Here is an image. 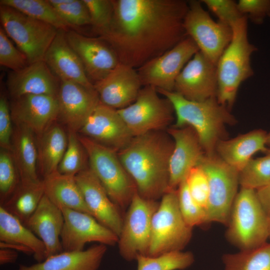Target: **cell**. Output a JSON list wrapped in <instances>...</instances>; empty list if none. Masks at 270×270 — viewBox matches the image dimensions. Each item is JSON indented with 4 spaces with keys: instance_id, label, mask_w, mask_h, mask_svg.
I'll use <instances>...</instances> for the list:
<instances>
[{
    "instance_id": "cell-14",
    "label": "cell",
    "mask_w": 270,
    "mask_h": 270,
    "mask_svg": "<svg viewBox=\"0 0 270 270\" xmlns=\"http://www.w3.org/2000/svg\"><path fill=\"white\" fill-rule=\"evenodd\" d=\"M60 209L64 218L60 236L64 251L82 250L90 242L106 246L118 244V236L90 214L66 208Z\"/></svg>"
},
{
    "instance_id": "cell-52",
    "label": "cell",
    "mask_w": 270,
    "mask_h": 270,
    "mask_svg": "<svg viewBox=\"0 0 270 270\" xmlns=\"http://www.w3.org/2000/svg\"></svg>"
},
{
    "instance_id": "cell-34",
    "label": "cell",
    "mask_w": 270,
    "mask_h": 270,
    "mask_svg": "<svg viewBox=\"0 0 270 270\" xmlns=\"http://www.w3.org/2000/svg\"><path fill=\"white\" fill-rule=\"evenodd\" d=\"M0 5L12 8L36 20L66 31L70 27L61 18L48 0H0Z\"/></svg>"
},
{
    "instance_id": "cell-7",
    "label": "cell",
    "mask_w": 270,
    "mask_h": 270,
    "mask_svg": "<svg viewBox=\"0 0 270 270\" xmlns=\"http://www.w3.org/2000/svg\"><path fill=\"white\" fill-rule=\"evenodd\" d=\"M192 232V228L188 225L180 212L177 189L168 192L161 198L152 216L148 256L182 251L190 242Z\"/></svg>"
},
{
    "instance_id": "cell-16",
    "label": "cell",
    "mask_w": 270,
    "mask_h": 270,
    "mask_svg": "<svg viewBox=\"0 0 270 270\" xmlns=\"http://www.w3.org/2000/svg\"><path fill=\"white\" fill-rule=\"evenodd\" d=\"M77 133L117 152L134 137L118 110L100 102Z\"/></svg>"
},
{
    "instance_id": "cell-44",
    "label": "cell",
    "mask_w": 270,
    "mask_h": 270,
    "mask_svg": "<svg viewBox=\"0 0 270 270\" xmlns=\"http://www.w3.org/2000/svg\"><path fill=\"white\" fill-rule=\"evenodd\" d=\"M208 9L218 18V21L229 26L244 16L238 8L237 2L232 0H202Z\"/></svg>"
},
{
    "instance_id": "cell-40",
    "label": "cell",
    "mask_w": 270,
    "mask_h": 270,
    "mask_svg": "<svg viewBox=\"0 0 270 270\" xmlns=\"http://www.w3.org/2000/svg\"><path fill=\"white\" fill-rule=\"evenodd\" d=\"M87 6L94 30L99 36L108 28L113 15L112 0H84Z\"/></svg>"
},
{
    "instance_id": "cell-38",
    "label": "cell",
    "mask_w": 270,
    "mask_h": 270,
    "mask_svg": "<svg viewBox=\"0 0 270 270\" xmlns=\"http://www.w3.org/2000/svg\"><path fill=\"white\" fill-rule=\"evenodd\" d=\"M20 182V175L12 152L0 148V203L3 205L11 196Z\"/></svg>"
},
{
    "instance_id": "cell-5",
    "label": "cell",
    "mask_w": 270,
    "mask_h": 270,
    "mask_svg": "<svg viewBox=\"0 0 270 270\" xmlns=\"http://www.w3.org/2000/svg\"><path fill=\"white\" fill-rule=\"evenodd\" d=\"M226 236L240 250H249L267 242L270 234V218L256 190L240 188L233 203Z\"/></svg>"
},
{
    "instance_id": "cell-13",
    "label": "cell",
    "mask_w": 270,
    "mask_h": 270,
    "mask_svg": "<svg viewBox=\"0 0 270 270\" xmlns=\"http://www.w3.org/2000/svg\"><path fill=\"white\" fill-rule=\"evenodd\" d=\"M198 51L194 41L186 36L170 50L136 69L142 85L152 86L158 90L174 91L178 76Z\"/></svg>"
},
{
    "instance_id": "cell-19",
    "label": "cell",
    "mask_w": 270,
    "mask_h": 270,
    "mask_svg": "<svg viewBox=\"0 0 270 270\" xmlns=\"http://www.w3.org/2000/svg\"><path fill=\"white\" fill-rule=\"evenodd\" d=\"M10 110L14 126L30 130L36 137L58 121L57 97L46 94H26L12 98Z\"/></svg>"
},
{
    "instance_id": "cell-9",
    "label": "cell",
    "mask_w": 270,
    "mask_h": 270,
    "mask_svg": "<svg viewBox=\"0 0 270 270\" xmlns=\"http://www.w3.org/2000/svg\"><path fill=\"white\" fill-rule=\"evenodd\" d=\"M198 166L205 172L208 182V222L227 226L240 186L239 172L216 153L205 154Z\"/></svg>"
},
{
    "instance_id": "cell-20",
    "label": "cell",
    "mask_w": 270,
    "mask_h": 270,
    "mask_svg": "<svg viewBox=\"0 0 270 270\" xmlns=\"http://www.w3.org/2000/svg\"><path fill=\"white\" fill-rule=\"evenodd\" d=\"M167 132L174 142L169 164L171 190L178 188L190 170L198 166L205 152L197 134L191 126H172Z\"/></svg>"
},
{
    "instance_id": "cell-37",
    "label": "cell",
    "mask_w": 270,
    "mask_h": 270,
    "mask_svg": "<svg viewBox=\"0 0 270 270\" xmlns=\"http://www.w3.org/2000/svg\"><path fill=\"white\" fill-rule=\"evenodd\" d=\"M67 148L58 168V172L64 175L75 176L86 168L88 158L86 152L78 139V133L68 131Z\"/></svg>"
},
{
    "instance_id": "cell-17",
    "label": "cell",
    "mask_w": 270,
    "mask_h": 270,
    "mask_svg": "<svg viewBox=\"0 0 270 270\" xmlns=\"http://www.w3.org/2000/svg\"><path fill=\"white\" fill-rule=\"evenodd\" d=\"M174 91L192 101L200 102L216 97V65L199 50L178 76Z\"/></svg>"
},
{
    "instance_id": "cell-29",
    "label": "cell",
    "mask_w": 270,
    "mask_h": 270,
    "mask_svg": "<svg viewBox=\"0 0 270 270\" xmlns=\"http://www.w3.org/2000/svg\"><path fill=\"white\" fill-rule=\"evenodd\" d=\"M36 142L38 170L44 178L58 172V166L67 148L68 134L62 125L57 121L36 137Z\"/></svg>"
},
{
    "instance_id": "cell-12",
    "label": "cell",
    "mask_w": 270,
    "mask_h": 270,
    "mask_svg": "<svg viewBox=\"0 0 270 270\" xmlns=\"http://www.w3.org/2000/svg\"><path fill=\"white\" fill-rule=\"evenodd\" d=\"M188 4L184 22L186 32L194 41L199 50L216 65L232 40V28L214 20L204 9L200 1L190 0Z\"/></svg>"
},
{
    "instance_id": "cell-32",
    "label": "cell",
    "mask_w": 270,
    "mask_h": 270,
    "mask_svg": "<svg viewBox=\"0 0 270 270\" xmlns=\"http://www.w3.org/2000/svg\"><path fill=\"white\" fill-rule=\"evenodd\" d=\"M44 194L42 180L34 184L20 182L11 196L0 206L25 224L37 208Z\"/></svg>"
},
{
    "instance_id": "cell-43",
    "label": "cell",
    "mask_w": 270,
    "mask_h": 270,
    "mask_svg": "<svg viewBox=\"0 0 270 270\" xmlns=\"http://www.w3.org/2000/svg\"><path fill=\"white\" fill-rule=\"evenodd\" d=\"M184 180L192 196L206 210L209 186L208 179L204 170L200 166H197L190 170Z\"/></svg>"
},
{
    "instance_id": "cell-47",
    "label": "cell",
    "mask_w": 270,
    "mask_h": 270,
    "mask_svg": "<svg viewBox=\"0 0 270 270\" xmlns=\"http://www.w3.org/2000/svg\"><path fill=\"white\" fill-rule=\"evenodd\" d=\"M256 192L262 206L270 218V182L256 190Z\"/></svg>"
},
{
    "instance_id": "cell-51",
    "label": "cell",
    "mask_w": 270,
    "mask_h": 270,
    "mask_svg": "<svg viewBox=\"0 0 270 270\" xmlns=\"http://www.w3.org/2000/svg\"><path fill=\"white\" fill-rule=\"evenodd\" d=\"M268 16H270V14H269Z\"/></svg>"
},
{
    "instance_id": "cell-46",
    "label": "cell",
    "mask_w": 270,
    "mask_h": 270,
    "mask_svg": "<svg viewBox=\"0 0 270 270\" xmlns=\"http://www.w3.org/2000/svg\"><path fill=\"white\" fill-rule=\"evenodd\" d=\"M237 4L241 14L256 24H262L270 14V0H240Z\"/></svg>"
},
{
    "instance_id": "cell-3",
    "label": "cell",
    "mask_w": 270,
    "mask_h": 270,
    "mask_svg": "<svg viewBox=\"0 0 270 270\" xmlns=\"http://www.w3.org/2000/svg\"><path fill=\"white\" fill-rule=\"evenodd\" d=\"M172 103L176 114L174 128L188 126L197 134L206 154L216 153L218 142L226 139V126L234 124L236 119L216 97L196 102L187 100L174 91L156 89Z\"/></svg>"
},
{
    "instance_id": "cell-45",
    "label": "cell",
    "mask_w": 270,
    "mask_h": 270,
    "mask_svg": "<svg viewBox=\"0 0 270 270\" xmlns=\"http://www.w3.org/2000/svg\"><path fill=\"white\" fill-rule=\"evenodd\" d=\"M10 102L6 94L0 96V148L12 150V139L14 132Z\"/></svg>"
},
{
    "instance_id": "cell-25",
    "label": "cell",
    "mask_w": 270,
    "mask_h": 270,
    "mask_svg": "<svg viewBox=\"0 0 270 270\" xmlns=\"http://www.w3.org/2000/svg\"><path fill=\"white\" fill-rule=\"evenodd\" d=\"M64 224L61 209L44 194L25 225L43 242L46 258L64 251L60 239Z\"/></svg>"
},
{
    "instance_id": "cell-30",
    "label": "cell",
    "mask_w": 270,
    "mask_h": 270,
    "mask_svg": "<svg viewBox=\"0 0 270 270\" xmlns=\"http://www.w3.org/2000/svg\"><path fill=\"white\" fill-rule=\"evenodd\" d=\"M42 180L44 194L56 206L91 215L75 176L62 174L56 172Z\"/></svg>"
},
{
    "instance_id": "cell-2",
    "label": "cell",
    "mask_w": 270,
    "mask_h": 270,
    "mask_svg": "<svg viewBox=\"0 0 270 270\" xmlns=\"http://www.w3.org/2000/svg\"><path fill=\"white\" fill-rule=\"evenodd\" d=\"M174 146L167 131L156 130L134 136L118 152L138 194L144 198L157 200L170 190L169 164Z\"/></svg>"
},
{
    "instance_id": "cell-11",
    "label": "cell",
    "mask_w": 270,
    "mask_h": 270,
    "mask_svg": "<svg viewBox=\"0 0 270 270\" xmlns=\"http://www.w3.org/2000/svg\"><path fill=\"white\" fill-rule=\"evenodd\" d=\"M134 136L156 130H164L174 120L171 102L161 98L150 86L142 88L136 100L117 110Z\"/></svg>"
},
{
    "instance_id": "cell-21",
    "label": "cell",
    "mask_w": 270,
    "mask_h": 270,
    "mask_svg": "<svg viewBox=\"0 0 270 270\" xmlns=\"http://www.w3.org/2000/svg\"><path fill=\"white\" fill-rule=\"evenodd\" d=\"M75 178L91 215L119 236L124 220L120 210L112 200L89 166L77 174Z\"/></svg>"
},
{
    "instance_id": "cell-18",
    "label": "cell",
    "mask_w": 270,
    "mask_h": 270,
    "mask_svg": "<svg viewBox=\"0 0 270 270\" xmlns=\"http://www.w3.org/2000/svg\"><path fill=\"white\" fill-rule=\"evenodd\" d=\"M58 104V121L68 131L78 132L100 103L94 88L78 83L61 80L57 96Z\"/></svg>"
},
{
    "instance_id": "cell-15",
    "label": "cell",
    "mask_w": 270,
    "mask_h": 270,
    "mask_svg": "<svg viewBox=\"0 0 270 270\" xmlns=\"http://www.w3.org/2000/svg\"><path fill=\"white\" fill-rule=\"evenodd\" d=\"M66 35L93 84L106 78L120 63L112 48L100 37H88L70 30Z\"/></svg>"
},
{
    "instance_id": "cell-26",
    "label": "cell",
    "mask_w": 270,
    "mask_h": 270,
    "mask_svg": "<svg viewBox=\"0 0 270 270\" xmlns=\"http://www.w3.org/2000/svg\"><path fill=\"white\" fill-rule=\"evenodd\" d=\"M268 133L255 130L231 139H224L216 145V153L226 164L240 172L258 152H266Z\"/></svg>"
},
{
    "instance_id": "cell-4",
    "label": "cell",
    "mask_w": 270,
    "mask_h": 270,
    "mask_svg": "<svg viewBox=\"0 0 270 270\" xmlns=\"http://www.w3.org/2000/svg\"><path fill=\"white\" fill-rule=\"evenodd\" d=\"M248 19L244 16L232 25V40L216 64L217 100L230 110L241 84L254 74L250 56L257 48L248 39Z\"/></svg>"
},
{
    "instance_id": "cell-1",
    "label": "cell",
    "mask_w": 270,
    "mask_h": 270,
    "mask_svg": "<svg viewBox=\"0 0 270 270\" xmlns=\"http://www.w3.org/2000/svg\"><path fill=\"white\" fill-rule=\"evenodd\" d=\"M108 28L99 37L120 62L138 69L188 36L184 26L188 9L183 0H112Z\"/></svg>"
},
{
    "instance_id": "cell-22",
    "label": "cell",
    "mask_w": 270,
    "mask_h": 270,
    "mask_svg": "<svg viewBox=\"0 0 270 270\" xmlns=\"http://www.w3.org/2000/svg\"><path fill=\"white\" fill-rule=\"evenodd\" d=\"M142 86L136 69L120 62L106 78L94 84L100 102L116 110L132 104Z\"/></svg>"
},
{
    "instance_id": "cell-39",
    "label": "cell",
    "mask_w": 270,
    "mask_h": 270,
    "mask_svg": "<svg viewBox=\"0 0 270 270\" xmlns=\"http://www.w3.org/2000/svg\"><path fill=\"white\" fill-rule=\"evenodd\" d=\"M178 202L182 215L190 227L208 223L206 210L192 196L185 180L177 188Z\"/></svg>"
},
{
    "instance_id": "cell-36",
    "label": "cell",
    "mask_w": 270,
    "mask_h": 270,
    "mask_svg": "<svg viewBox=\"0 0 270 270\" xmlns=\"http://www.w3.org/2000/svg\"><path fill=\"white\" fill-rule=\"evenodd\" d=\"M270 182V150L262 157L252 158L239 172L240 188L256 190Z\"/></svg>"
},
{
    "instance_id": "cell-31",
    "label": "cell",
    "mask_w": 270,
    "mask_h": 270,
    "mask_svg": "<svg viewBox=\"0 0 270 270\" xmlns=\"http://www.w3.org/2000/svg\"><path fill=\"white\" fill-rule=\"evenodd\" d=\"M0 242L14 243L30 248L38 262L46 260L43 242L19 219L0 206Z\"/></svg>"
},
{
    "instance_id": "cell-8",
    "label": "cell",
    "mask_w": 270,
    "mask_h": 270,
    "mask_svg": "<svg viewBox=\"0 0 270 270\" xmlns=\"http://www.w3.org/2000/svg\"><path fill=\"white\" fill-rule=\"evenodd\" d=\"M0 20L1 26L29 64L44 60L58 29L4 5L0 6Z\"/></svg>"
},
{
    "instance_id": "cell-23",
    "label": "cell",
    "mask_w": 270,
    "mask_h": 270,
    "mask_svg": "<svg viewBox=\"0 0 270 270\" xmlns=\"http://www.w3.org/2000/svg\"><path fill=\"white\" fill-rule=\"evenodd\" d=\"M60 80L44 60L28 64L8 74L6 86L12 98L26 94H46L57 97Z\"/></svg>"
},
{
    "instance_id": "cell-35",
    "label": "cell",
    "mask_w": 270,
    "mask_h": 270,
    "mask_svg": "<svg viewBox=\"0 0 270 270\" xmlns=\"http://www.w3.org/2000/svg\"><path fill=\"white\" fill-rule=\"evenodd\" d=\"M137 270H183L194 262L190 252L177 251L157 256L140 255L136 258Z\"/></svg>"
},
{
    "instance_id": "cell-24",
    "label": "cell",
    "mask_w": 270,
    "mask_h": 270,
    "mask_svg": "<svg viewBox=\"0 0 270 270\" xmlns=\"http://www.w3.org/2000/svg\"><path fill=\"white\" fill-rule=\"evenodd\" d=\"M66 33L64 30H58L44 60L60 81H72L94 88V84L88 78L79 57L68 44Z\"/></svg>"
},
{
    "instance_id": "cell-48",
    "label": "cell",
    "mask_w": 270,
    "mask_h": 270,
    "mask_svg": "<svg viewBox=\"0 0 270 270\" xmlns=\"http://www.w3.org/2000/svg\"><path fill=\"white\" fill-rule=\"evenodd\" d=\"M18 258V252L10 248H0V265L14 263Z\"/></svg>"
},
{
    "instance_id": "cell-10",
    "label": "cell",
    "mask_w": 270,
    "mask_h": 270,
    "mask_svg": "<svg viewBox=\"0 0 270 270\" xmlns=\"http://www.w3.org/2000/svg\"><path fill=\"white\" fill-rule=\"evenodd\" d=\"M160 202L144 198L136 191L124 217L118 244L120 256L126 260H136L148 254L152 216Z\"/></svg>"
},
{
    "instance_id": "cell-33",
    "label": "cell",
    "mask_w": 270,
    "mask_h": 270,
    "mask_svg": "<svg viewBox=\"0 0 270 270\" xmlns=\"http://www.w3.org/2000/svg\"><path fill=\"white\" fill-rule=\"evenodd\" d=\"M224 270H270V243L224 255Z\"/></svg>"
},
{
    "instance_id": "cell-27",
    "label": "cell",
    "mask_w": 270,
    "mask_h": 270,
    "mask_svg": "<svg viewBox=\"0 0 270 270\" xmlns=\"http://www.w3.org/2000/svg\"><path fill=\"white\" fill-rule=\"evenodd\" d=\"M106 250L98 244L86 250L63 251L30 266L20 264L18 270H98Z\"/></svg>"
},
{
    "instance_id": "cell-50",
    "label": "cell",
    "mask_w": 270,
    "mask_h": 270,
    "mask_svg": "<svg viewBox=\"0 0 270 270\" xmlns=\"http://www.w3.org/2000/svg\"><path fill=\"white\" fill-rule=\"evenodd\" d=\"M267 145H270V132L268 133L267 134V139H266Z\"/></svg>"
},
{
    "instance_id": "cell-6",
    "label": "cell",
    "mask_w": 270,
    "mask_h": 270,
    "mask_svg": "<svg viewBox=\"0 0 270 270\" xmlns=\"http://www.w3.org/2000/svg\"><path fill=\"white\" fill-rule=\"evenodd\" d=\"M88 158V166L112 200L120 210L128 207L137 191L118 152L78 134Z\"/></svg>"
},
{
    "instance_id": "cell-49",
    "label": "cell",
    "mask_w": 270,
    "mask_h": 270,
    "mask_svg": "<svg viewBox=\"0 0 270 270\" xmlns=\"http://www.w3.org/2000/svg\"><path fill=\"white\" fill-rule=\"evenodd\" d=\"M7 248L23 252L26 254H33L32 250L22 245L14 243L0 242V248Z\"/></svg>"
},
{
    "instance_id": "cell-41",
    "label": "cell",
    "mask_w": 270,
    "mask_h": 270,
    "mask_svg": "<svg viewBox=\"0 0 270 270\" xmlns=\"http://www.w3.org/2000/svg\"><path fill=\"white\" fill-rule=\"evenodd\" d=\"M54 8L70 28L91 24L88 10L84 0H67L65 3Z\"/></svg>"
},
{
    "instance_id": "cell-42",
    "label": "cell",
    "mask_w": 270,
    "mask_h": 270,
    "mask_svg": "<svg viewBox=\"0 0 270 270\" xmlns=\"http://www.w3.org/2000/svg\"><path fill=\"white\" fill-rule=\"evenodd\" d=\"M0 64L12 71L21 70L29 64L26 56L14 46L2 26L0 28Z\"/></svg>"
},
{
    "instance_id": "cell-28",
    "label": "cell",
    "mask_w": 270,
    "mask_h": 270,
    "mask_svg": "<svg viewBox=\"0 0 270 270\" xmlns=\"http://www.w3.org/2000/svg\"><path fill=\"white\" fill-rule=\"evenodd\" d=\"M11 152L22 184H34L42 180L38 175L36 137L30 130L22 126H14Z\"/></svg>"
}]
</instances>
